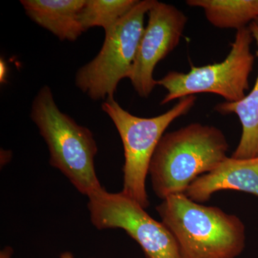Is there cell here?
Segmentation results:
<instances>
[{
    "mask_svg": "<svg viewBox=\"0 0 258 258\" xmlns=\"http://www.w3.org/2000/svg\"><path fill=\"white\" fill-rule=\"evenodd\" d=\"M8 67L6 62L3 58L0 60V82L5 83L7 82V75H8Z\"/></svg>",
    "mask_w": 258,
    "mask_h": 258,
    "instance_id": "14",
    "label": "cell"
},
{
    "mask_svg": "<svg viewBox=\"0 0 258 258\" xmlns=\"http://www.w3.org/2000/svg\"><path fill=\"white\" fill-rule=\"evenodd\" d=\"M197 97L180 98L169 111L152 118L136 116L108 98L102 103L103 111L113 120L120 134L124 149L123 188L122 193L144 209L149 205L146 179L158 144L169 125L186 115L195 106Z\"/></svg>",
    "mask_w": 258,
    "mask_h": 258,
    "instance_id": "4",
    "label": "cell"
},
{
    "mask_svg": "<svg viewBox=\"0 0 258 258\" xmlns=\"http://www.w3.org/2000/svg\"><path fill=\"white\" fill-rule=\"evenodd\" d=\"M254 22H255V23H257V25H258V19H257V20H256V21H254Z\"/></svg>",
    "mask_w": 258,
    "mask_h": 258,
    "instance_id": "17",
    "label": "cell"
},
{
    "mask_svg": "<svg viewBox=\"0 0 258 258\" xmlns=\"http://www.w3.org/2000/svg\"><path fill=\"white\" fill-rule=\"evenodd\" d=\"M253 39L249 28L240 29L231 43L230 53L222 62L191 66L186 74L168 73L157 81V85L167 91L161 105L202 93L218 95L228 103L242 101L249 90V76L253 69L254 56L250 50Z\"/></svg>",
    "mask_w": 258,
    "mask_h": 258,
    "instance_id": "6",
    "label": "cell"
},
{
    "mask_svg": "<svg viewBox=\"0 0 258 258\" xmlns=\"http://www.w3.org/2000/svg\"><path fill=\"white\" fill-rule=\"evenodd\" d=\"M227 189L258 197V157H227L213 170L197 178L184 194L193 201L202 203L208 202L214 193Z\"/></svg>",
    "mask_w": 258,
    "mask_h": 258,
    "instance_id": "9",
    "label": "cell"
},
{
    "mask_svg": "<svg viewBox=\"0 0 258 258\" xmlns=\"http://www.w3.org/2000/svg\"><path fill=\"white\" fill-rule=\"evenodd\" d=\"M60 258H74V255H73L72 253L69 252H63L60 255Z\"/></svg>",
    "mask_w": 258,
    "mask_h": 258,
    "instance_id": "16",
    "label": "cell"
},
{
    "mask_svg": "<svg viewBox=\"0 0 258 258\" xmlns=\"http://www.w3.org/2000/svg\"><path fill=\"white\" fill-rule=\"evenodd\" d=\"M156 0L138 1L128 13L105 32L98 55L78 71L76 85L94 101L113 98L118 83L128 79L141 39L144 18Z\"/></svg>",
    "mask_w": 258,
    "mask_h": 258,
    "instance_id": "5",
    "label": "cell"
},
{
    "mask_svg": "<svg viewBox=\"0 0 258 258\" xmlns=\"http://www.w3.org/2000/svg\"><path fill=\"white\" fill-rule=\"evenodd\" d=\"M128 79L136 92L148 98L157 85L156 66L179 45L188 18L174 5L155 1Z\"/></svg>",
    "mask_w": 258,
    "mask_h": 258,
    "instance_id": "8",
    "label": "cell"
},
{
    "mask_svg": "<svg viewBox=\"0 0 258 258\" xmlns=\"http://www.w3.org/2000/svg\"><path fill=\"white\" fill-rule=\"evenodd\" d=\"M86 0H21L27 15L60 40L75 41L85 31L79 13Z\"/></svg>",
    "mask_w": 258,
    "mask_h": 258,
    "instance_id": "10",
    "label": "cell"
},
{
    "mask_svg": "<svg viewBox=\"0 0 258 258\" xmlns=\"http://www.w3.org/2000/svg\"><path fill=\"white\" fill-rule=\"evenodd\" d=\"M182 258H236L245 247V227L238 217L193 201L184 193L157 207Z\"/></svg>",
    "mask_w": 258,
    "mask_h": 258,
    "instance_id": "1",
    "label": "cell"
},
{
    "mask_svg": "<svg viewBox=\"0 0 258 258\" xmlns=\"http://www.w3.org/2000/svg\"><path fill=\"white\" fill-rule=\"evenodd\" d=\"M30 117L46 142L51 165L83 195L88 197L103 189L95 169L98 148L92 132L59 110L48 86L37 93Z\"/></svg>",
    "mask_w": 258,
    "mask_h": 258,
    "instance_id": "3",
    "label": "cell"
},
{
    "mask_svg": "<svg viewBox=\"0 0 258 258\" xmlns=\"http://www.w3.org/2000/svg\"><path fill=\"white\" fill-rule=\"evenodd\" d=\"M88 198L91 222L98 230H125L147 258H182L175 238L166 226L124 194L108 192L103 188Z\"/></svg>",
    "mask_w": 258,
    "mask_h": 258,
    "instance_id": "7",
    "label": "cell"
},
{
    "mask_svg": "<svg viewBox=\"0 0 258 258\" xmlns=\"http://www.w3.org/2000/svg\"><path fill=\"white\" fill-rule=\"evenodd\" d=\"M204 10L209 23L220 29H240L258 19V0H187Z\"/></svg>",
    "mask_w": 258,
    "mask_h": 258,
    "instance_id": "12",
    "label": "cell"
},
{
    "mask_svg": "<svg viewBox=\"0 0 258 258\" xmlns=\"http://www.w3.org/2000/svg\"><path fill=\"white\" fill-rule=\"evenodd\" d=\"M229 147L223 132L212 125L194 123L164 134L149 166L154 192L163 200L185 193L197 178L225 160Z\"/></svg>",
    "mask_w": 258,
    "mask_h": 258,
    "instance_id": "2",
    "label": "cell"
},
{
    "mask_svg": "<svg viewBox=\"0 0 258 258\" xmlns=\"http://www.w3.org/2000/svg\"><path fill=\"white\" fill-rule=\"evenodd\" d=\"M249 30L257 44L258 57V25L250 23ZM221 114L235 113L242 127V137L232 157L237 159H250L258 157V74L253 88L242 101L236 103L224 102L215 107Z\"/></svg>",
    "mask_w": 258,
    "mask_h": 258,
    "instance_id": "11",
    "label": "cell"
},
{
    "mask_svg": "<svg viewBox=\"0 0 258 258\" xmlns=\"http://www.w3.org/2000/svg\"><path fill=\"white\" fill-rule=\"evenodd\" d=\"M13 250L10 247H6L0 252V258H12Z\"/></svg>",
    "mask_w": 258,
    "mask_h": 258,
    "instance_id": "15",
    "label": "cell"
},
{
    "mask_svg": "<svg viewBox=\"0 0 258 258\" xmlns=\"http://www.w3.org/2000/svg\"><path fill=\"white\" fill-rule=\"evenodd\" d=\"M139 0H86L79 13L85 31L93 27L109 30L138 3Z\"/></svg>",
    "mask_w": 258,
    "mask_h": 258,
    "instance_id": "13",
    "label": "cell"
}]
</instances>
